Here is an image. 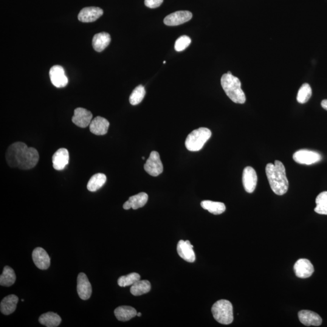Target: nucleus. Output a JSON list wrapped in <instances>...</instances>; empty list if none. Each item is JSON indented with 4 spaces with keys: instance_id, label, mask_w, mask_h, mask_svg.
<instances>
[{
    "instance_id": "nucleus-1",
    "label": "nucleus",
    "mask_w": 327,
    "mask_h": 327,
    "mask_svg": "<svg viewBox=\"0 0 327 327\" xmlns=\"http://www.w3.org/2000/svg\"><path fill=\"white\" fill-rule=\"evenodd\" d=\"M39 158L36 149L29 148L22 142L12 144L5 153V160L9 167L21 170H29L35 167L38 163Z\"/></svg>"
},
{
    "instance_id": "nucleus-2",
    "label": "nucleus",
    "mask_w": 327,
    "mask_h": 327,
    "mask_svg": "<svg viewBox=\"0 0 327 327\" xmlns=\"http://www.w3.org/2000/svg\"><path fill=\"white\" fill-rule=\"evenodd\" d=\"M266 172L270 187L278 195H283L289 189V181L286 176V168L283 163L276 160L275 164L269 163Z\"/></svg>"
},
{
    "instance_id": "nucleus-3",
    "label": "nucleus",
    "mask_w": 327,
    "mask_h": 327,
    "mask_svg": "<svg viewBox=\"0 0 327 327\" xmlns=\"http://www.w3.org/2000/svg\"><path fill=\"white\" fill-rule=\"evenodd\" d=\"M221 83L225 94L233 102L244 104L246 97L241 88V83L238 78L234 77L232 73L228 72L221 78Z\"/></svg>"
},
{
    "instance_id": "nucleus-4",
    "label": "nucleus",
    "mask_w": 327,
    "mask_h": 327,
    "mask_svg": "<svg viewBox=\"0 0 327 327\" xmlns=\"http://www.w3.org/2000/svg\"><path fill=\"white\" fill-rule=\"evenodd\" d=\"M214 318L220 324L229 325L233 321V306L230 301L221 300L216 302L211 308Z\"/></svg>"
},
{
    "instance_id": "nucleus-5",
    "label": "nucleus",
    "mask_w": 327,
    "mask_h": 327,
    "mask_svg": "<svg viewBox=\"0 0 327 327\" xmlns=\"http://www.w3.org/2000/svg\"><path fill=\"white\" fill-rule=\"evenodd\" d=\"M211 136L210 130L201 128L194 130L186 138L185 145L188 151L197 152L201 150Z\"/></svg>"
},
{
    "instance_id": "nucleus-6",
    "label": "nucleus",
    "mask_w": 327,
    "mask_h": 327,
    "mask_svg": "<svg viewBox=\"0 0 327 327\" xmlns=\"http://www.w3.org/2000/svg\"><path fill=\"white\" fill-rule=\"evenodd\" d=\"M144 168L146 172L152 176H158L163 173V165L159 152L156 151L151 152L150 157L147 160Z\"/></svg>"
},
{
    "instance_id": "nucleus-7",
    "label": "nucleus",
    "mask_w": 327,
    "mask_h": 327,
    "mask_svg": "<svg viewBox=\"0 0 327 327\" xmlns=\"http://www.w3.org/2000/svg\"><path fill=\"white\" fill-rule=\"evenodd\" d=\"M293 159L295 162L301 164L311 165L320 162L322 160V157L317 152L300 150L295 152Z\"/></svg>"
},
{
    "instance_id": "nucleus-8",
    "label": "nucleus",
    "mask_w": 327,
    "mask_h": 327,
    "mask_svg": "<svg viewBox=\"0 0 327 327\" xmlns=\"http://www.w3.org/2000/svg\"><path fill=\"white\" fill-rule=\"evenodd\" d=\"M192 13L189 11L181 10L170 14L164 19V22L169 26H175L190 21L192 18Z\"/></svg>"
},
{
    "instance_id": "nucleus-9",
    "label": "nucleus",
    "mask_w": 327,
    "mask_h": 327,
    "mask_svg": "<svg viewBox=\"0 0 327 327\" xmlns=\"http://www.w3.org/2000/svg\"><path fill=\"white\" fill-rule=\"evenodd\" d=\"M258 176L255 169L252 167L244 168L242 174V183L244 189L247 193H252L257 185Z\"/></svg>"
},
{
    "instance_id": "nucleus-10",
    "label": "nucleus",
    "mask_w": 327,
    "mask_h": 327,
    "mask_svg": "<svg viewBox=\"0 0 327 327\" xmlns=\"http://www.w3.org/2000/svg\"><path fill=\"white\" fill-rule=\"evenodd\" d=\"M49 76L53 85L57 88L66 87L68 83V78L65 75L63 67L59 65H55L51 67L49 71Z\"/></svg>"
},
{
    "instance_id": "nucleus-11",
    "label": "nucleus",
    "mask_w": 327,
    "mask_h": 327,
    "mask_svg": "<svg viewBox=\"0 0 327 327\" xmlns=\"http://www.w3.org/2000/svg\"><path fill=\"white\" fill-rule=\"evenodd\" d=\"M77 292L81 300H87L91 297L92 289L91 283L84 273H80L77 278Z\"/></svg>"
},
{
    "instance_id": "nucleus-12",
    "label": "nucleus",
    "mask_w": 327,
    "mask_h": 327,
    "mask_svg": "<svg viewBox=\"0 0 327 327\" xmlns=\"http://www.w3.org/2000/svg\"><path fill=\"white\" fill-rule=\"evenodd\" d=\"M294 271L297 277L302 279L310 278L314 273V267L308 259H300L294 266Z\"/></svg>"
},
{
    "instance_id": "nucleus-13",
    "label": "nucleus",
    "mask_w": 327,
    "mask_h": 327,
    "mask_svg": "<svg viewBox=\"0 0 327 327\" xmlns=\"http://www.w3.org/2000/svg\"><path fill=\"white\" fill-rule=\"evenodd\" d=\"M92 117L91 112L86 109L78 108L75 109L72 121L76 126L81 128H86L91 124Z\"/></svg>"
},
{
    "instance_id": "nucleus-14",
    "label": "nucleus",
    "mask_w": 327,
    "mask_h": 327,
    "mask_svg": "<svg viewBox=\"0 0 327 327\" xmlns=\"http://www.w3.org/2000/svg\"><path fill=\"white\" fill-rule=\"evenodd\" d=\"M32 259L36 267L41 270L49 269L50 258L46 251L41 247H36L32 253Z\"/></svg>"
},
{
    "instance_id": "nucleus-15",
    "label": "nucleus",
    "mask_w": 327,
    "mask_h": 327,
    "mask_svg": "<svg viewBox=\"0 0 327 327\" xmlns=\"http://www.w3.org/2000/svg\"><path fill=\"white\" fill-rule=\"evenodd\" d=\"M193 246L189 241L180 240L177 245V252L180 257L188 263H193L196 259Z\"/></svg>"
},
{
    "instance_id": "nucleus-16",
    "label": "nucleus",
    "mask_w": 327,
    "mask_h": 327,
    "mask_svg": "<svg viewBox=\"0 0 327 327\" xmlns=\"http://www.w3.org/2000/svg\"><path fill=\"white\" fill-rule=\"evenodd\" d=\"M103 10L98 7L83 8L78 14L79 21L83 22H92L97 20L103 15Z\"/></svg>"
},
{
    "instance_id": "nucleus-17",
    "label": "nucleus",
    "mask_w": 327,
    "mask_h": 327,
    "mask_svg": "<svg viewBox=\"0 0 327 327\" xmlns=\"http://www.w3.org/2000/svg\"><path fill=\"white\" fill-rule=\"evenodd\" d=\"M299 320L306 326H320L323 323L322 318L317 313L310 310H301L298 313Z\"/></svg>"
},
{
    "instance_id": "nucleus-18",
    "label": "nucleus",
    "mask_w": 327,
    "mask_h": 327,
    "mask_svg": "<svg viewBox=\"0 0 327 327\" xmlns=\"http://www.w3.org/2000/svg\"><path fill=\"white\" fill-rule=\"evenodd\" d=\"M69 162V154L66 149H59L53 155V167L56 170H63L68 164Z\"/></svg>"
},
{
    "instance_id": "nucleus-19",
    "label": "nucleus",
    "mask_w": 327,
    "mask_h": 327,
    "mask_svg": "<svg viewBox=\"0 0 327 327\" xmlns=\"http://www.w3.org/2000/svg\"><path fill=\"white\" fill-rule=\"evenodd\" d=\"M110 123L106 118L97 117L93 119L89 125L90 131L96 135H104L108 133Z\"/></svg>"
},
{
    "instance_id": "nucleus-20",
    "label": "nucleus",
    "mask_w": 327,
    "mask_h": 327,
    "mask_svg": "<svg viewBox=\"0 0 327 327\" xmlns=\"http://www.w3.org/2000/svg\"><path fill=\"white\" fill-rule=\"evenodd\" d=\"M148 194L142 192L136 194V195L130 197L128 201H126L123 205L124 209L129 210L130 208H133L134 210H137L138 208H142L146 204L148 201Z\"/></svg>"
},
{
    "instance_id": "nucleus-21",
    "label": "nucleus",
    "mask_w": 327,
    "mask_h": 327,
    "mask_svg": "<svg viewBox=\"0 0 327 327\" xmlns=\"http://www.w3.org/2000/svg\"><path fill=\"white\" fill-rule=\"evenodd\" d=\"M111 35L108 33L101 32L94 35L92 39V46L96 51L101 52L111 43Z\"/></svg>"
},
{
    "instance_id": "nucleus-22",
    "label": "nucleus",
    "mask_w": 327,
    "mask_h": 327,
    "mask_svg": "<svg viewBox=\"0 0 327 327\" xmlns=\"http://www.w3.org/2000/svg\"><path fill=\"white\" fill-rule=\"evenodd\" d=\"M18 298L15 295L7 296L1 302L0 309L4 315H9L15 312L17 306Z\"/></svg>"
},
{
    "instance_id": "nucleus-23",
    "label": "nucleus",
    "mask_w": 327,
    "mask_h": 327,
    "mask_svg": "<svg viewBox=\"0 0 327 327\" xmlns=\"http://www.w3.org/2000/svg\"><path fill=\"white\" fill-rule=\"evenodd\" d=\"M114 314L118 320L126 322L137 315V310L130 306H121L115 310Z\"/></svg>"
},
{
    "instance_id": "nucleus-24",
    "label": "nucleus",
    "mask_w": 327,
    "mask_h": 327,
    "mask_svg": "<svg viewBox=\"0 0 327 327\" xmlns=\"http://www.w3.org/2000/svg\"><path fill=\"white\" fill-rule=\"evenodd\" d=\"M39 322L42 325L47 327H56L61 323V318L58 314L53 312H48L41 315L39 318Z\"/></svg>"
},
{
    "instance_id": "nucleus-25",
    "label": "nucleus",
    "mask_w": 327,
    "mask_h": 327,
    "mask_svg": "<svg viewBox=\"0 0 327 327\" xmlns=\"http://www.w3.org/2000/svg\"><path fill=\"white\" fill-rule=\"evenodd\" d=\"M201 205L204 210H207L210 213L216 215H221L226 209L224 203L208 201V200L202 201Z\"/></svg>"
},
{
    "instance_id": "nucleus-26",
    "label": "nucleus",
    "mask_w": 327,
    "mask_h": 327,
    "mask_svg": "<svg viewBox=\"0 0 327 327\" xmlns=\"http://www.w3.org/2000/svg\"><path fill=\"white\" fill-rule=\"evenodd\" d=\"M107 177L103 173H97L93 175L87 183V189L92 192L97 191L105 184Z\"/></svg>"
},
{
    "instance_id": "nucleus-27",
    "label": "nucleus",
    "mask_w": 327,
    "mask_h": 327,
    "mask_svg": "<svg viewBox=\"0 0 327 327\" xmlns=\"http://www.w3.org/2000/svg\"><path fill=\"white\" fill-rule=\"evenodd\" d=\"M16 281V275L12 268L5 266L3 272L0 276V285L1 286L10 287L15 283Z\"/></svg>"
},
{
    "instance_id": "nucleus-28",
    "label": "nucleus",
    "mask_w": 327,
    "mask_h": 327,
    "mask_svg": "<svg viewBox=\"0 0 327 327\" xmlns=\"http://www.w3.org/2000/svg\"><path fill=\"white\" fill-rule=\"evenodd\" d=\"M151 284L150 282L147 280H139L132 285L131 288V293L134 296H141L151 291Z\"/></svg>"
},
{
    "instance_id": "nucleus-29",
    "label": "nucleus",
    "mask_w": 327,
    "mask_h": 327,
    "mask_svg": "<svg viewBox=\"0 0 327 327\" xmlns=\"http://www.w3.org/2000/svg\"><path fill=\"white\" fill-rule=\"evenodd\" d=\"M316 204L315 212L320 215H327V191H323L319 194L316 199Z\"/></svg>"
},
{
    "instance_id": "nucleus-30",
    "label": "nucleus",
    "mask_w": 327,
    "mask_h": 327,
    "mask_svg": "<svg viewBox=\"0 0 327 327\" xmlns=\"http://www.w3.org/2000/svg\"><path fill=\"white\" fill-rule=\"evenodd\" d=\"M145 95L146 90L145 87L142 85L137 86L130 96V103L133 106L139 104L143 100Z\"/></svg>"
},
{
    "instance_id": "nucleus-31",
    "label": "nucleus",
    "mask_w": 327,
    "mask_h": 327,
    "mask_svg": "<svg viewBox=\"0 0 327 327\" xmlns=\"http://www.w3.org/2000/svg\"><path fill=\"white\" fill-rule=\"evenodd\" d=\"M312 95L311 87L309 84H304L299 90L297 95V101L301 104H305L310 100Z\"/></svg>"
},
{
    "instance_id": "nucleus-32",
    "label": "nucleus",
    "mask_w": 327,
    "mask_h": 327,
    "mask_svg": "<svg viewBox=\"0 0 327 327\" xmlns=\"http://www.w3.org/2000/svg\"><path fill=\"white\" fill-rule=\"evenodd\" d=\"M140 275L137 273H132L126 276H122L118 279V284L122 287L132 286L138 281L140 280Z\"/></svg>"
},
{
    "instance_id": "nucleus-33",
    "label": "nucleus",
    "mask_w": 327,
    "mask_h": 327,
    "mask_svg": "<svg viewBox=\"0 0 327 327\" xmlns=\"http://www.w3.org/2000/svg\"><path fill=\"white\" fill-rule=\"evenodd\" d=\"M191 42L190 37L187 36H181L177 39L174 44V49L177 52H181L189 46Z\"/></svg>"
},
{
    "instance_id": "nucleus-34",
    "label": "nucleus",
    "mask_w": 327,
    "mask_h": 327,
    "mask_svg": "<svg viewBox=\"0 0 327 327\" xmlns=\"http://www.w3.org/2000/svg\"><path fill=\"white\" fill-rule=\"evenodd\" d=\"M164 0H145V3L147 7L155 9L162 4Z\"/></svg>"
},
{
    "instance_id": "nucleus-35",
    "label": "nucleus",
    "mask_w": 327,
    "mask_h": 327,
    "mask_svg": "<svg viewBox=\"0 0 327 327\" xmlns=\"http://www.w3.org/2000/svg\"><path fill=\"white\" fill-rule=\"evenodd\" d=\"M321 106H322L323 108L327 111V100H324L321 102Z\"/></svg>"
},
{
    "instance_id": "nucleus-36",
    "label": "nucleus",
    "mask_w": 327,
    "mask_h": 327,
    "mask_svg": "<svg viewBox=\"0 0 327 327\" xmlns=\"http://www.w3.org/2000/svg\"><path fill=\"white\" fill-rule=\"evenodd\" d=\"M142 314H141V313H138V314H137V316H138V317H142Z\"/></svg>"
},
{
    "instance_id": "nucleus-37",
    "label": "nucleus",
    "mask_w": 327,
    "mask_h": 327,
    "mask_svg": "<svg viewBox=\"0 0 327 327\" xmlns=\"http://www.w3.org/2000/svg\"><path fill=\"white\" fill-rule=\"evenodd\" d=\"M142 159H143V160H145V157H142Z\"/></svg>"
}]
</instances>
